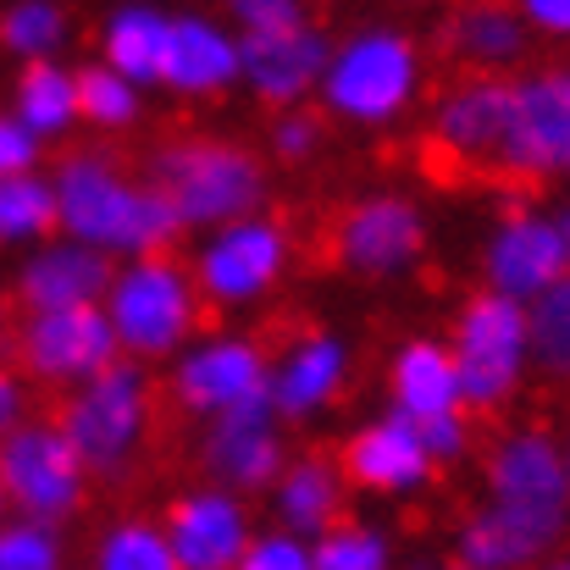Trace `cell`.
Returning <instances> with one entry per match:
<instances>
[{
  "mask_svg": "<svg viewBox=\"0 0 570 570\" xmlns=\"http://www.w3.org/2000/svg\"><path fill=\"white\" fill-rule=\"evenodd\" d=\"M570 527L566 454L549 432H510L488 454V504L460 527L465 570H521Z\"/></svg>",
  "mask_w": 570,
  "mask_h": 570,
  "instance_id": "1",
  "label": "cell"
},
{
  "mask_svg": "<svg viewBox=\"0 0 570 570\" xmlns=\"http://www.w3.org/2000/svg\"><path fill=\"white\" fill-rule=\"evenodd\" d=\"M56 227L100 255H167L184 233L178 210L150 189L122 178V167L106 150H78L56 173Z\"/></svg>",
  "mask_w": 570,
  "mask_h": 570,
  "instance_id": "2",
  "label": "cell"
},
{
  "mask_svg": "<svg viewBox=\"0 0 570 570\" xmlns=\"http://www.w3.org/2000/svg\"><path fill=\"white\" fill-rule=\"evenodd\" d=\"M150 189L161 194L184 227H233L261 216L266 205V161L227 139H173L150 156Z\"/></svg>",
  "mask_w": 570,
  "mask_h": 570,
  "instance_id": "3",
  "label": "cell"
},
{
  "mask_svg": "<svg viewBox=\"0 0 570 570\" xmlns=\"http://www.w3.org/2000/svg\"><path fill=\"white\" fill-rule=\"evenodd\" d=\"M100 311H106V322L117 333V350H128L139 361H161V355H178L184 338H194L199 288H194L189 266L167 249V255L128 261L111 277V294H106Z\"/></svg>",
  "mask_w": 570,
  "mask_h": 570,
  "instance_id": "4",
  "label": "cell"
},
{
  "mask_svg": "<svg viewBox=\"0 0 570 570\" xmlns=\"http://www.w3.org/2000/svg\"><path fill=\"white\" fill-rule=\"evenodd\" d=\"M150 421H156V387L134 361H117L111 372L72 387V399L56 415L83 471H100V476H122L139 460Z\"/></svg>",
  "mask_w": 570,
  "mask_h": 570,
  "instance_id": "5",
  "label": "cell"
},
{
  "mask_svg": "<svg viewBox=\"0 0 570 570\" xmlns=\"http://www.w3.org/2000/svg\"><path fill=\"white\" fill-rule=\"evenodd\" d=\"M415 89H421V50L399 28L350 33L322 72L327 106L350 122H393L415 100Z\"/></svg>",
  "mask_w": 570,
  "mask_h": 570,
  "instance_id": "6",
  "label": "cell"
},
{
  "mask_svg": "<svg viewBox=\"0 0 570 570\" xmlns=\"http://www.w3.org/2000/svg\"><path fill=\"white\" fill-rule=\"evenodd\" d=\"M454 372L460 399L471 410H499L532 361V333H527V305H510L499 294H471L460 322H454Z\"/></svg>",
  "mask_w": 570,
  "mask_h": 570,
  "instance_id": "7",
  "label": "cell"
},
{
  "mask_svg": "<svg viewBox=\"0 0 570 570\" xmlns=\"http://www.w3.org/2000/svg\"><path fill=\"white\" fill-rule=\"evenodd\" d=\"M0 482H6L11 510H22V521L50 527V532L67 515H78L89 493V471L56 421H22L17 432L0 438Z\"/></svg>",
  "mask_w": 570,
  "mask_h": 570,
  "instance_id": "8",
  "label": "cell"
},
{
  "mask_svg": "<svg viewBox=\"0 0 570 570\" xmlns=\"http://www.w3.org/2000/svg\"><path fill=\"white\" fill-rule=\"evenodd\" d=\"M294 261V233L288 222H272V216H244L233 227H216L199 255H194V288L199 299L210 305H255L266 288L283 283Z\"/></svg>",
  "mask_w": 570,
  "mask_h": 570,
  "instance_id": "9",
  "label": "cell"
},
{
  "mask_svg": "<svg viewBox=\"0 0 570 570\" xmlns=\"http://www.w3.org/2000/svg\"><path fill=\"white\" fill-rule=\"evenodd\" d=\"M421 249H426V222L421 205H410L404 194L350 199L327 227V261L344 266L350 277H399L421 261Z\"/></svg>",
  "mask_w": 570,
  "mask_h": 570,
  "instance_id": "10",
  "label": "cell"
},
{
  "mask_svg": "<svg viewBox=\"0 0 570 570\" xmlns=\"http://www.w3.org/2000/svg\"><path fill=\"white\" fill-rule=\"evenodd\" d=\"M499 173H515V178L570 173V67H549L538 78L510 83Z\"/></svg>",
  "mask_w": 570,
  "mask_h": 570,
  "instance_id": "11",
  "label": "cell"
},
{
  "mask_svg": "<svg viewBox=\"0 0 570 570\" xmlns=\"http://www.w3.org/2000/svg\"><path fill=\"white\" fill-rule=\"evenodd\" d=\"M117 333L106 322L100 305H83V311H45V316H28L22 322V338H17V361L33 372L39 382H95L100 372L117 366Z\"/></svg>",
  "mask_w": 570,
  "mask_h": 570,
  "instance_id": "12",
  "label": "cell"
},
{
  "mask_svg": "<svg viewBox=\"0 0 570 570\" xmlns=\"http://www.w3.org/2000/svg\"><path fill=\"white\" fill-rule=\"evenodd\" d=\"M199 460H205L210 482L233 499L277 488V476H283V426H277L272 399H249V404L216 415L205 443H199Z\"/></svg>",
  "mask_w": 570,
  "mask_h": 570,
  "instance_id": "13",
  "label": "cell"
},
{
  "mask_svg": "<svg viewBox=\"0 0 570 570\" xmlns=\"http://www.w3.org/2000/svg\"><path fill=\"white\" fill-rule=\"evenodd\" d=\"M266 377H272V361L255 338H210V344H194L189 355H178L173 399L189 415L216 421L249 399H266Z\"/></svg>",
  "mask_w": 570,
  "mask_h": 570,
  "instance_id": "14",
  "label": "cell"
},
{
  "mask_svg": "<svg viewBox=\"0 0 570 570\" xmlns=\"http://www.w3.org/2000/svg\"><path fill=\"white\" fill-rule=\"evenodd\" d=\"M488 294L510 299V305H532L538 294H549L560 277L570 272L566 238L549 216H532V210H510L493 238H488Z\"/></svg>",
  "mask_w": 570,
  "mask_h": 570,
  "instance_id": "15",
  "label": "cell"
},
{
  "mask_svg": "<svg viewBox=\"0 0 570 570\" xmlns=\"http://www.w3.org/2000/svg\"><path fill=\"white\" fill-rule=\"evenodd\" d=\"M327 61H333V45H327V33L311 17L294 22V28H277V33H244L238 39V78L266 106L305 100L322 83Z\"/></svg>",
  "mask_w": 570,
  "mask_h": 570,
  "instance_id": "16",
  "label": "cell"
},
{
  "mask_svg": "<svg viewBox=\"0 0 570 570\" xmlns=\"http://www.w3.org/2000/svg\"><path fill=\"white\" fill-rule=\"evenodd\" d=\"M167 543L178 570H238L249 549V515L222 488H194L167 504Z\"/></svg>",
  "mask_w": 570,
  "mask_h": 570,
  "instance_id": "17",
  "label": "cell"
},
{
  "mask_svg": "<svg viewBox=\"0 0 570 570\" xmlns=\"http://www.w3.org/2000/svg\"><path fill=\"white\" fill-rule=\"evenodd\" d=\"M111 255L78 244V238H50L45 249H33L17 272V294L28 305V316L45 311H83L100 305L111 294Z\"/></svg>",
  "mask_w": 570,
  "mask_h": 570,
  "instance_id": "18",
  "label": "cell"
},
{
  "mask_svg": "<svg viewBox=\"0 0 570 570\" xmlns=\"http://www.w3.org/2000/svg\"><path fill=\"white\" fill-rule=\"evenodd\" d=\"M504 122H510V83L504 78H488V72H471V78H460L438 100V111H432V145L449 161H493L499 167Z\"/></svg>",
  "mask_w": 570,
  "mask_h": 570,
  "instance_id": "19",
  "label": "cell"
},
{
  "mask_svg": "<svg viewBox=\"0 0 570 570\" xmlns=\"http://www.w3.org/2000/svg\"><path fill=\"white\" fill-rule=\"evenodd\" d=\"M338 471H344V482L372 488V493H415L438 465L426 460L421 426L404 421V415L393 410V415H382V421H372V426H361V432L344 443Z\"/></svg>",
  "mask_w": 570,
  "mask_h": 570,
  "instance_id": "20",
  "label": "cell"
},
{
  "mask_svg": "<svg viewBox=\"0 0 570 570\" xmlns=\"http://www.w3.org/2000/svg\"><path fill=\"white\" fill-rule=\"evenodd\" d=\"M344 382H350V350L333 338V333H305V338H294L288 344V355L272 366V377H266V399H272V410L277 415H288V421H305V415H316V410H327L338 393H344Z\"/></svg>",
  "mask_w": 570,
  "mask_h": 570,
  "instance_id": "21",
  "label": "cell"
},
{
  "mask_svg": "<svg viewBox=\"0 0 570 570\" xmlns=\"http://www.w3.org/2000/svg\"><path fill=\"white\" fill-rule=\"evenodd\" d=\"M161 83L178 95H222L238 83V39L210 17H173L161 50Z\"/></svg>",
  "mask_w": 570,
  "mask_h": 570,
  "instance_id": "22",
  "label": "cell"
},
{
  "mask_svg": "<svg viewBox=\"0 0 570 570\" xmlns=\"http://www.w3.org/2000/svg\"><path fill=\"white\" fill-rule=\"evenodd\" d=\"M387 387H393V404L404 421H438V415H454L465 410L460 399V372H454V355L432 338H410L393 366H387Z\"/></svg>",
  "mask_w": 570,
  "mask_h": 570,
  "instance_id": "23",
  "label": "cell"
},
{
  "mask_svg": "<svg viewBox=\"0 0 570 570\" xmlns=\"http://www.w3.org/2000/svg\"><path fill=\"white\" fill-rule=\"evenodd\" d=\"M344 510V471L327 454H299L294 465H283L277 476V521L288 538H322L338 527Z\"/></svg>",
  "mask_w": 570,
  "mask_h": 570,
  "instance_id": "24",
  "label": "cell"
},
{
  "mask_svg": "<svg viewBox=\"0 0 570 570\" xmlns=\"http://www.w3.org/2000/svg\"><path fill=\"white\" fill-rule=\"evenodd\" d=\"M527 33H532L527 17L510 11V6H460V11L443 22V50L493 78L499 67L521 61Z\"/></svg>",
  "mask_w": 570,
  "mask_h": 570,
  "instance_id": "25",
  "label": "cell"
},
{
  "mask_svg": "<svg viewBox=\"0 0 570 570\" xmlns=\"http://www.w3.org/2000/svg\"><path fill=\"white\" fill-rule=\"evenodd\" d=\"M167 11L156 6H117L100 28V50H106V67L117 78H128L134 89L139 83H161V50H167Z\"/></svg>",
  "mask_w": 570,
  "mask_h": 570,
  "instance_id": "26",
  "label": "cell"
},
{
  "mask_svg": "<svg viewBox=\"0 0 570 570\" xmlns=\"http://www.w3.org/2000/svg\"><path fill=\"white\" fill-rule=\"evenodd\" d=\"M11 117L33 134V139H56L78 122V72L61 61H33L17 78V100Z\"/></svg>",
  "mask_w": 570,
  "mask_h": 570,
  "instance_id": "27",
  "label": "cell"
},
{
  "mask_svg": "<svg viewBox=\"0 0 570 570\" xmlns=\"http://www.w3.org/2000/svg\"><path fill=\"white\" fill-rule=\"evenodd\" d=\"M527 333H532V361L554 382H570V272L527 305Z\"/></svg>",
  "mask_w": 570,
  "mask_h": 570,
  "instance_id": "28",
  "label": "cell"
},
{
  "mask_svg": "<svg viewBox=\"0 0 570 570\" xmlns=\"http://www.w3.org/2000/svg\"><path fill=\"white\" fill-rule=\"evenodd\" d=\"M61 39H67V11L50 6V0H22V6H11L0 17V45L11 56H22L28 67L33 61H50L61 50Z\"/></svg>",
  "mask_w": 570,
  "mask_h": 570,
  "instance_id": "29",
  "label": "cell"
},
{
  "mask_svg": "<svg viewBox=\"0 0 570 570\" xmlns=\"http://www.w3.org/2000/svg\"><path fill=\"white\" fill-rule=\"evenodd\" d=\"M56 233V189L45 178H6L0 184V238L33 244Z\"/></svg>",
  "mask_w": 570,
  "mask_h": 570,
  "instance_id": "30",
  "label": "cell"
},
{
  "mask_svg": "<svg viewBox=\"0 0 570 570\" xmlns=\"http://www.w3.org/2000/svg\"><path fill=\"white\" fill-rule=\"evenodd\" d=\"M95 570H178L173 543L161 527L150 521H117L100 543H95Z\"/></svg>",
  "mask_w": 570,
  "mask_h": 570,
  "instance_id": "31",
  "label": "cell"
},
{
  "mask_svg": "<svg viewBox=\"0 0 570 570\" xmlns=\"http://www.w3.org/2000/svg\"><path fill=\"white\" fill-rule=\"evenodd\" d=\"M78 117L95 128H128L139 117V89L117 78L106 61H89L78 67Z\"/></svg>",
  "mask_w": 570,
  "mask_h": 570,
  "instance_id": "32",
  "label": "cell"
},
{
  "mask_svg": "<svg viewBox=\"0 0 570 570\" xmlns=\"http://www.w3.org/2000/svg\"><path fill=\"white\" fill-rule=\"evenodd\" d=\"M393 566V549L377 527H355V521H338L333 532H322L311 543V570H387Z\"/></svg>",
  "mask_w": 570,
  "mask_h": 570,
  "instance_id": "33",
  "label": "cell"
},
{
  "mask_svg": "<svg viewBox=\"0 0 570 570\" xmlns=\"http://www.w3.org/2000/svg\"><path fill=\"white\" fill-rule=\"evenodd\" d=\"M61 538L33 521H6L0 527V570H61Z\"/></svg>",
  "mask_w": 570,
  "mask_h": 570,
  "instance_id": "34",
  "label": "cell"
},
{
  "mask_svg": "<svg viewBox=\"0 0 570 570\" xmlns=\"http://www.w3.org/2000/svg\"><path fill=\"white\" fill-rule=\"evenodd\" d=\"M238 570H311V543H299V538H288V532L249 538Z\"/></svg>",
  "mask_w": 570,
  "mask_h": 570,
  "instance_id": "35",
  "label": "cell"
},
{
  "mask_svg": "<svg viewBox=\"0 0 570 570\" xmlns=\"http://www.w3.org/2000/svg\"><path fill=\"white\" fill-rule=\"evenodd\" d=\"M316 145H322V122H316V117L288 111V117L272 122V150H277V161H311Z\"/></svg>",
  "mask_w": 570,
  "mask_h": 570,
  "instance_id": "36",
  "label": "cell"
},
{
  "mask_svg": "<svg viewBox=\"0 0 570 570\" xmlns=\"http://www.w3.org/2000/svg\"><path fill=\"white\" fill-rule=\"evenodd\" d=\"M421 443H426V460H432V465L460 460V454L471 449V421H465V410L438 415V421H421Z\"/></svg>",
  "mask_w": 570,
  "mask_h": 570,
  "instance_id": "37",
  "label": "cell"
},
{
  "mask_svg": "<svg viewBox=\"0 0 570 570\" xmlns=\"http://www.w3.org/2000/svg\"><path fill=\"white\" fill-rule=\"evenodd\" d=\"M33 161H39V139L11 111H0V184L6 178H33Z\"/></svg>",
  "mask_w": 570,
  "mask_h": 570,
  "instance_id": "38",
  "label": "cell"
},
{
  "mask_svg": "<svg viewBox=\"0 0 570 570\" xmlns=\"http://www.w3.org/2000/svg\"><path fill=\"white\" fill-rule=\"evenodd\" d=\"M233 22L244 33H277V28L305 22V6H294V0H238L233 6Z\"/></svg>",
  "mask_w": 570,
  "mask_h": 570,
  "instance_id": "39",
  "label": "cell"
},
{
  "mask_svg": "<svg viewBox=\"0 0 570 570\" xmlns=\"http://www.w3.org/2000/svg\"><path fill=\"white\" fill-rule=\"evenodd\" d=\"M22 410H28V393H22V382L0 366V438L22 426Z\"/></svg>",
  "mask_w": 570,
  "mask_h": 570,
  "instance_id": "40",
  "label": "cell"
},
{
  "mask_svg": "<svg viewBox=\"0 0 570 570\" xmlns=\"http://www.w3.org/2000/svg\"><path fill=\"white\" fill-rule=\"evenodd\" d=\"M521 17L543 33H570V0H532Z\"/></svg>",
  "mask_w": 570,
  "mask_h": 570,
  "instance_id": "41",
  "label": "cell"
},
{
  "mask_svg": "<svg viewBox=\"0 0 570 570\" xmlns=\"http://www.w3.org/2000/svg\"><path fill=\"white\" fill-rule=\"evenodd\" d=\"M554 227H560V238H566V255H570V205L554 216Z\"/></svg>",
  "mask_w": 570,
  "mask_h": 570,
  "instance_id": "42",
  "label": "cell"
},
{
  "mask_svg": "<svg viewBox=\"0 0 570 570\" xmlns=\"http://www.w3.org/2000/svg\"><path fill=\"white\" fill-rule=\"evenodd\" d=\"M6 510H11V499H6V482H0V527H6Z\"/></svg>",
  "mask_w": 570,
  "mask_h": 570,
  "instance_id": "43",
  "label": "cell"
},
{
  "mask_svg": "<svg viewBox=\"0 0 570 570\" xmlns=\"http://www.w3.org/2000/svg\"><path fill=\"white\" fill-rule=\"evenodd\" d=\"M560 454H566V476H570V443H566V449H560Z\"/></svg>",
  "mask_w": 570,
  "mask_h": 570,
  "instance_id": "44",
  "label": "cell"
},
{
  "mask_svg": "<svg viewBox=\"0 0 570 570\" xmlns=\"http://www.w3.org/2000/svg\"><path fill=\"white\" fill-rule=\"evenodd\" d=\"M549 570H570V560H560V566H549Z\"/></svg>",
  "mask_w": 570,
  "mask_h": 570,
  "instance_id": "45",
  "label": "cell"
},
{
  "mask_svg": "<svg viewBox=\"0 0 570 570\" xmlns=\"http://www.w3.org/2000/svg\"><path fill=\"white\" fill-rule=\"evenodd\" d=\"M0 327H6V305H0Z\"/></svg>",
  "mask_w": 570,
  "mask_h": 570,
  "instance_id": "46",
  "label": "cell"
},
{
  "mask_svg": "<svg viewBox=\"0 0 570 570\" xmlns=\"http://www.w3.org/2000/svg\"><path fill=\"white\" fill-rule=\"evenodd\" d=\"M449 570H465V566H449Z\"/></svg>",
  "mask_w": 570,
  "mask_h": 570,
  "instance_id": "47",
  "label": "cell"
}]
</instances>
